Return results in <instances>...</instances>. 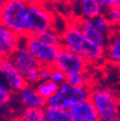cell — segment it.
<instances>
[{
    "label": "cell",
    "instance_id": "obj_22",
    "mask_svg": "<svg viewBox=\"0 0 120 121\" xmlns=\"http://www.w3.org/2000/svg\"><path fill=\"white\" fill-rule=\"evenodd\" d=\"M106 17L112 29H120V7L109 9L106 12Z\"/></svg>",
    "mask_w": 120,
    "mask_h": 121
},
{
    "label": "cell",
    "instance_id": "obj_31",
    "mask_svg": "<svg viewBox=\"0 0 120 121\" xmlns=\"http://www.w3.org/2000/svg\"><path fill=\"white\" fill-rule=\"evenodd\" d=\"M117 100H118V105H119V108H120V89L117 91Z\"/></svg>",
    "mask_w": 120,
    "mask_h": 121
},
{
    "label": "cell",
    "instance_id": "obj_7",
    "mask_svg": "<svg viewBox=\"0 0 120 121\" xmlns=\"http://www.w3.org/2000/svg\"><path fill=\"white\" fill-rule=\"evenodd\" d=\"M24 46L32 53L41 65H53L55 60L61 50V46L48 44L42 41L37 36H25Z\"/></svg>",
    "mask_w": 120,
    "mask_h": 121
},
{
    "label": "cell",
    "instance_id": "obj_10",
    "mask_svg": "<svg viewBox=\"0 0 120 121\" xmlns=\"http://www.w3.org/2000/svg\"><path fill=\"white\" fill-rule=\"evenodd\" d=\"M22 38L0 21V59L11 58L20 45Z\"/></svg>",
    "mask_w": 120,
    "mask_h": 121
},
{
    "label": "cell",
    "instance_id": "obj_27",
    "mask_svg": "<svg viewBox=\"0 0 120 121\" xmlns=\"http://www.w3.org/2000/svg\"><path fill=\"white\" fill-rule=\"evenodd\" d=\"M51 1L62 6H69L73 4V0H51Z\"/></svg>",
    "mask_w": 120,
    "mask_h": 121
},
{
    "label": "cell",
    "instance_id": "obj_2",
    "mask_svg": "<svg viewBox=\"0 0 120 121\" xmlns=\"http://www.w3.org/2000/svg\"><path fill=\"white\" fill-rule=\"evenodd\" d=\"M30 0H6L0 8V21L21 37L26 36L25 20Z\"/></svg>",
    "mask_w": 120,
    "mask_h": 121
},
{
    "label": "cell",
    "instance_id": "obj_17",
    "mask_svg": "<svg viewBox=\"0 0 120 121\" xmlns=\"http://www.w3.org/2000/svg\"><path fill=\"white\" fill-rule=\"evenodd\" d=\"M60 85L56 84L55 82L49 80H41L36 84V87L38 92L45 99L46 101L51 98L59 89Z\"/></svg>",
    "mask_w": 120,
    "mask_h": 121
},
{
    "label": "cell",
    "instance_id": "obj_9",
    "mask_svg": "<svg viewBox=\"0 0 120 121\" xmlns=\"http://www.w3.org/2000/svg\"><path fill=\"white\" fill-rule=\"evenodd\" d=\"M0 74L13 93H18L28 84L21 72L12 62L11 58L0 59Z\"/></svg>",
    "mask_w": 120,
    "mask_h": 121
},
{
    "label": "cell",
    "instance_id": "obj_4",
    "mask_svg": "<svg viewBox=\"0 0 120 121\" xmlns=\"http://www.w3.org/2000/svg\"><path fill=\"white\" fill-rule=\"evenodd\" d=\"M89 99L95 106L101 121H110L120 114L117 91L111 86H101L91 88Z\"/></svg>",
    "mask_w": 120,
    "mask_h": 121
},
{
    "label": "cell",
    "instance_id": "obj_1",
    "mask_svg": "<svg viewBox=\"0 0 120 121\" xmlns=\"http://www.w3.org/2000/svg\"><path fill=\"white\" fill-rule=\"evenodd\" d=\"M61 35L63 40L62 47L83 56L88 63L98 64L106 59L105 48L89 40L75 21L70 22Z\"/></svg>",
    "mask_w": 120,
    "mask_h": 121
},
{
    "label": "cell",
    "instance_id": "obj_15",
    "mask_svg": "<svg viewBox=\"0 0 120 121\" xmlns=\"http://www.w3.org/2000/svg\"><path fill=\"white\" fill-rule=\"evenodd\" d=\"M77 6L79 7L81 17L84 18L93 19L102 14L104 12V9L97 0H84L81 4Z\"/></svg>",
    "mask_w": 120,
    "mask_h": 121
},
{
    "label": "cell",
    "instance_id": "obj_24",
    "mask_svg": "<svg viewBox=\"0 0 120 121\" xmlns=\"http://www.w3.org/2000/svg\"><path fill=\"white\" fill-rule=\"evenodd\" d=\"M66 77H67V75L64 71L52 65V71H51V76H50L51 81L61 86L66 82Z\"/></svg>",
    "mask_w": 120,
    "mask_h": 121
},
{
    "label": "cell",
    "instance_id": "obj_8",
    "mask_svg": "<svg viewBox=\"0 0 120 121\" xmlns=\"http://www.w3.org/2000/svg\"><path fill=\"white\" fill-rule=\"evenodd\" d=\"M88 64L89 63L87 60L83 56L62 47L55 60L53 66L61 69L66 75H71L86 72Z\"/></svg>",
    "mask_w": 120,
    "mask_h": 121
},
{
    "label": "cell",
    "instance_id": "obj_33",
    "mask_svg": "<svg viewBox=\"0 0 120 121\" xmlns=\"http://www.w3.org/2000/svg\"><path fill=\"white\" fill-rule=\"evenodd\" d=\"M5 1H6V0H0V8L3 6V4L5 3Z\"/></svg>",
    "mask_w": 120,
    "mask_h": 121
},
{
    "label": "cell",
    "instance_id": "obj_28",
    "mask_svg": "<svg viewBox=\"0 0 120 121\" xmlns=\"http://www.w3.org/2000/svg\"><path fill=\"white\" fill-rule=\"evenodd\" d=\"M11 121H26L21 115H19V116H16V117H13Z\"/></svg>",
    "mask_w": 120,
    "mask_h": 121
},
{
    "label": "cell",
    "instance_id": "obj_20",
    "mask_svg": "<svg viewBox=\"0 0 120 121\" xmlns=\"http://www.w3.org/2000/svg\"><path fill=\"white\" fill-rule=\"evenodd\" d=\"M95 27L99 30L100 32L104 33L105 35H107V36H110L111 33L112 32V27L110 23V21L108 20L107 17H106V14H100V16H98L97 17L93 18L92 19Z\"/></svg>",
    "mask_w": 120,
    "mask_h": 121
},
{
    "label": "cell",
    "instance_id": "obj_3",
    "mask_svg": "<svg viewBox=\"0 0 120 121\" xmlns=\"http://www.w3.org/2000/svg\"><path fill=\"white\" fill-rule=\"evenodd\" d=\"M56 17L44 3L30 2L26 20V36H38L48 29L54 28Z\"/></svg>",
    "mask_w": 120,
    "mask_h": 121
},
{
    "label": "cell",
    "instance_id": "obj_18",
    "mask_svg": "<svg viewBox=\"0 0 120 121\" xmlns=\"http://www.w3.org/2000/svg\"><path fill=\"white\" fill-rule=\"evenodd\" d=\"M39 39H40L42 41L46 42L51 45H55V46H61L63 45V40H62V35L59 32H57V30L52 28L48 29L46 31H44L40 33L39 35L37 36Z\"/></svg>",
    "mask_w": 120,
    "mask_h": 121
},
{
    "label": "cell",
    "instance_id": "obj_14",
    "mask_svg": "<svg viewBox=\"0 0 120 121\" xmlns=\"http://www.w3.org/2000/svg\"><path fill=\"white\" fill-rule=\"evenodd\" d=\"M106 60L113 65H120V29H113L105 48Z\"/></svg>",
    "mask_w": 120,
    "mask_h": 121
},
{
    "label": "cell",
    "instance_id": "obj_16",
    "mask_svg": "<svg viewBox=\"0 0 120 121\" xmlns=\"http://www.w3.org/2000/svg\"><path fill=\"white\" fill-rule=\"evenodd\" d=\"M44 120L45 121H74L70 111L64 109L48 107L44 108Z\"/></svg>",
    "mask_w": 120,
    "mask_h": 121
},
{
    "label": "cell",
    "instance_id": "obj_19",
    "mask_svg": "<svg viewBox=\"0 0 120 121\" xmlns=\"http://www.w3.org/2000/svg\"><path fill=\"white\" fill-rule=\"evenodd\" d=\"M20 115L26 121H44V108H24Z\"/></svg>",
    "mask_w": 120,
    "mask_h": 121
},
{
    "label": "cell",
    "instance_id": "obj_12",
    "mask_svg": "<svg viewBox=\"0 0 120 121\" xmlns=\"http://www.w3.org/2000/svg\"><path fill=\"white\" fill-rule=\"evenodd\" d=\"M18 98L24 108L46 107V100L38 92L36 85L27 84L18 92Z\"/></svg>",
    "mask_w": 120,
    "mask_h": 121
},
{
    "label": "cell",
    "instance_id": "obj_13",
    "mask_svg": "<svg viewBox=\"0 0 120 121\" xmlns=\"http://www.w3.org/2000/svg\"><path fill=\"white\" fill-rule=\"evenodd\" d=\"M74 121H101L100 115L90 99H86L70 110Z\"/></svg>",
    "mask_w": 120,
    "mask_h": 121
},
{
    "label": "cell",
    "instance_id": "obj_26",
    "mask_svg": "<svg viewBox=\"0 0 120 121\" xmlns=\"http://www.w3.org/2000/svg\"><path fill=\"white\" fill-rule=\"evenodd\" d=\"M97 1L100 3V5L102 6V8L105 11H108L109 9L111 8L113 0H97Z\"/></svg>",
    "mask_w": 120,
    "mask_h": 121
},
{
    "label": "cell",
    "instance_id": "obj_35",
    "mask_svg": "<svg viewBox=\"0 0 120 121\" xmlns=\"http://www.w3.org/2000/svg\"><path fill=\"white\" fill-rule=\"evenodd\" d=\"M44 121H45V120H44Z\"/></svg>",
    "mask_w": 120,
    "mask_h": 121
},
{
    "label": "cell",
    "instance_id": "obj_5",
    "mask_svg": "<svg viewBox=\"0 0 120 121\" xmlns=\"http://www.w3.org/2000/svg\"><path fill=\"white\" fill-rule=\"evenodd\" d=\"M90 88L88 86H74L68 83H64L59 86L57 92L46 101V106L72 110L81 102L89 99Z\"/></svg>",
    "mask_w": 120,
    "mask_h": 121
},
{
    "label": "cell",
    "instance_id": "obj_11",
    "mask_svg": "<svg viewBox=\"0 0 120 121\" xmlns=\"http://www.w3.org/2000/svg\"><path fill=\"white\" fill-rule=\"evenodd\" d=\"M75 22L80 27V29L82 30L83 33L86 35V37L89 40L92 41L94 44L98 45L100 47L106 48V45L109 40V36L100 32L95 27L92 19L80 17L77 20H75Z\"/></svg>",
    "mask_w": 120,
    "mask_h": 121
},
{
    "label": "cell",
    "instance_id": "obj_29",
    "mask_svg": "<svg viewBox=\"0 0 120 121\" xmlns=\"http://www.w3.org/2000/svg\"><path fill=\"white\" fill-rule=\"evenodd\" d=\"M31 2H39V3H44L45 4L48 1H51V0H30Z\"/></svg>",
    "mask_w": 120,
    "mask_h": 121
},
{
    "label": "cell",
    "instance_id": "obj_34",
    "mask_svg": "<svg viewBox=\"0 0 120 121\" xmlns=\"http://www.w3.org/2000/svg\"><path fill=\"white\" fill-rule=\"evenodd\" d=\"M117 66H118V72H119V77H120V65H117Z\"/></svg>",
    "mask_w": 120,
    "mask_h": 121
},
{
    "label": "cell",
    "instance_id": "obj_23",
    "mask_svg": "<svg viewBox=\"0 0 120 121\" xmlns=\"http://www.w3.org/2000/svg\"><path fill=\"white\" fill-rule=\"evenodd\" d=\"M13 91L7 84L0 81V108L6 106L13 97Z\"/></svg>",
    "mask_w": 120,
    "mask_h": 121
},
{
    "label": "cell",
    "instance_id": "obj_25",
    "mask_svg": "<svg viewBox=\"0 0 120 121\" xmlns=\"http://www.w3.org/2000/svg\"><path fill=\"white\" fill-rule=\"evenodd\" d=\"M52 65H41L39 71V79L41 80H49L51 76Z\"/></svg>",
    "mask_w": 120,
    "mask_h": 121
},
{
    "label": "cell",
    "instance_id": "obj_6",
    "mask_svg": "<svg viewBox=\"0 0 120 121\" xmlns=\"http://www.w3.org/2000/svg\"><path fill=\"white\" fill-rule=\"evenodd\" d=\"M11 60L21 72L28 84L36 85L40 81L39 71L41 65L24 45H19L11 56Z\"/></svg>",
    "mask_w": 120,
    "mask_h": 121
},
{
    "label": "cell",
    "instance_id": "obj_32",
    "mask_svg": "<svg viewBox=\"0 0 120 121\" xmlns=\"http://www.w3.org/2000/svg\"><path fill=\"white\" fill-rule=\"evenodd\" d=\"M110 121H120V114H119L117 117H115V118H113V119H111V120H110Z\"/></svg>",
    "mask_w": 120,
    "mask_h": 121
},
{
    "label": "cell",
    "instance_id": "obj_30",
    "mask_svg": "<svg viewBox=\"0 0 120 121\" xmlns=\"http://www.w3.org/2000/svg\"><path fill=\"white\" fill-rule=\"evenodd\" d=\"M83 1H84V0H73V4H74V5H79V4H81Z\"/></svg>",
    "mask_w": 120,
    "mask_h": 121
},
{
    "label": "cell",
    "instance_id": "obj_21",
    "mask_svg": "<svg viewBox=\"0 0 120 121\" xmlns=\"http://www.w3.org/2000/svg\"><path fill=\"white\" fill-rule=\"evenodd\" d=\"M66 83L74 86H88L89 80H88V76L86 75V72H83V73L67 75Z\"/></svg>",
    "mask_w": 120,
    "mask_h": 121
}]
</instances>
